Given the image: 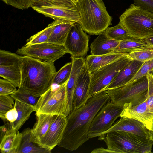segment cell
I'll use <instances>...</instances> for the list:
<instances>
[{"label":"cell","mask_w":153,"mask_h":153,"mask_svg":"<svg viewBox=\"0 0 153 153\" xmlns=\"http://www.w3.org/2000/svg\"><path fill=\"white\" fill-rule=\"evenodd\" d=\"M31 7L38 13L54 20L58 19L78 22L79 20V14L76 5L34 4Z\"/></svg>","instance_id":"12"},{"label":"cell","mask_w":153,"mask_h":153,"mask_svg":"<svg viewBox=\"0 0 153 153\" xmlns=\"http://www.w3.org/2000/svg\"><path fill=\"white\" fill-rule=\"evenodd\" d=\"M126 54L112 53L99 55H88L85 59V65L91 74Z\"/></svg>","instance_id":"21"},{"label":"cell","mask_w":153,"mask_h":153,"mask_svg":"<svg viewBox=\"0 0 153 153\" xmlns=\"http://www.w3.org/2000/svg\"><path fill=\"white\" fill-rule=\"evenodd\" d=\"M131 59L128 53L91 74L88 98L101 92Z\"/></svg>","instance_id":"8"},{"label":"cell","mask_w":153,"mask_h":153,"mask_svg":"<svg viewBox=\"0 0 153 153\" xmlns=\"http://www.w3.org/2000/svg\"><path fill=\"white\" fill-rule=\"evenodd\" d=\"M91 153H113L112 151L108 149H105L103 147L96 148L91 152Z\"/></svg>","instance_id":"40"},{"label":"cell","mask_w":153,"mask_h":153,"mask_svg":"<svg viewBox=\"0 0 153 153\" xmlns=\"http://www.w3.org/2000/svg\"><path fill=\"white\" fill-rule=\"evenodd\" d=\"M22 137L17 153H51V151L33 141L31 129L27 128L22 132Z\"/></svg>","instance_id":"23"},{"label":"cell","mask_w":153,"mask_h":153,"mask_svg":"<svg viewBox=\"0 0 153 153\" xmlns=\"http://www.w3.org/2000/svg\"><path fill=\"white\" fill-rule=\"evenodd\" d=\"M147 99L140 104L131 106L126 103L120 117L134 119L142 123L150 131H153V91L148 90Z\"/></svg>","instance_id":"11"},{"label":"cell","mask_w":153,"mask_h":153,"mask_svg":"<svg viewBox=\"0 0 153 153\" xmlns=\"http://www.w3.org/2000/svg\"><path fill=\"white\" fill-rule=\"evenodd\" d=\"M56 20L49 24L42 30L31 36L26 41L25 45L47 42L55 24Z\"/></svg>","instance_id":"28"},{"label":"cell","mask_w":153,"mask_h":153,"mask_svg":"<svg viewBox=\"0 0 153 153\" xmlns=\"http://www.w3.org/2000/svg\"><path fill=\"white\" fill-rule=\"evenodd\" d=\"M86 33L78 22H75L73 25L64 45L71 56L83 57L87 55L89 36Z\"/></svg>","instance_id":"13"},{"label":"cell","mask_w":153,"mask_h":153,"mask_svg":"<svg viewBox=\"0 0 153 153\" xmlns=\"http://www.w3.org/2000/svg\"><path fill=\"white\" fill-rule=\"evenodd\" d=\"M113 153H150L152 142L148 139L122 131H111L98 137Z\"/></svg>","instance_id":"4"},{"label":"cell","mask_w":153,"mask_h":153,"mask_svg":"<svg viewBox=\"0 0 153 153\" xmlns=\"http://www.w3.org/2000/svg\"><path fill=\"white\" fill-rule=\"evenodd\" d=\"M66 117L58 115L39 144L51 151L60 142L66 124Z\"/></svg>","instance_id":"15"},{"label":"cell","mask_w":153,"mask_h":153,"mask_svg":"<svg viewBox=\"0 0 153 153\" xmlns=\"http://www.w3.org/2000/svg\"><path fill=\"white\" fill-rule=\"evenodd\" d=\"M36 115V122L31 129L32 139L33 141L39 144L58 115L39 114Z\"/></svg>","instance_id":"20"},{"label":"cell","mask_w":153,"mask_h":153,"mask_svg":"<svg viewBox=\"0 0 153 153\" xmlns=\"http://www.w3.org/2000/svg\"><path fill=\"white\" fill-rule=\"evenodd\" d=\"M149 140L153 144V131H149Z\"/></svg>","instance_id":"43"},{"label":"cell","mask_w":153,"mask_h":153,"mask_svg":"<svg viewBox=\"0 0 153 153\" xmlns=\"http://www.w3.org/2000/svg\"><path fill=\"white\" fill-rule=\"evenodd\" d=\"M106 36L113 40L120 41L130 37L129 35L120 23L111 27H108L105 31Z\"/></svg>","instance_id":"29"},{"label":"cell","mask_w":153,"mask_h":153,"mask_svg":"<svg viewBox=\"0 0 153 153\" xmlns=\"http://www.w3.org/2000/svg\"><path fill=\"white\" fill-rule=\"evenodd\" d=\"M76 1L75 0H35L34 3V4H50L67 5H76Z\"/></svg>","instance_id":"37"},{"label":"cell","mask_w":153,"mask_h":153,"mask_svg":"<svg viewBox=\"0 0 153 153\" xmlns=\"http://www.w3.org/2000/svg\"><path fill=\"white\" fill-rule=\"evenodd\" d=\"M123 106L111 101L105 104L96 115L91 123L88 135L89 139L98 137L108 130L122 112Z\"/></svg>","instance_id":"9"},{"label":"cell","mask_w":153,"mask_h":153,"mask_svg":"<svg viewBox=\"0 0 153 153\" xmlns=\"http://www.w3.org/2000/svg\"><path fill=\"white\" fill-rule=\"evenodd\" d=\"M76 5L79 16L78 23L89 34L99 35L112 25V18L102 0H78Z\"/></svg>","instance_id":"3"},{"label":"cell","mask_w":153,"mask_h":153,"mask_svg":"<svg viewBox=\"0 0 153 153\" xmlns=\"http://www.w3.org/2000/svg\"><path fill=\"white\" fill-rule=\"evenodd\" d=\"M118 131L132 133L149 140V130L145 126L137 120L127 117H120L115 124L101 135L108 132Z\"/></svg>","instance_id":"16"},{"label":"cell","mask_w":153,"mask_h":153,"mask_svg":"<svg viewBox=\"0 0 153 153\" xmlns=\"http://www.w3.org/2000/svg\"><path fill=\"white\" fill-rule=\"evenodd\" d=\"M134 4L153 12V0H133Z\"/></svg>","instance_id":"38"},{"label":"cell","mask_w":153,"mask_h":153,"mask_svg":"<svg viewBox=\"0 0 153 153\" xmlns=\"http://www.w3.org/2000/svg\"><path fill=\"white\" fill-rule=\"evenodd\" d=\"M72 67V62L68 63L56 72L53 80V85H61L68 80L70 77Z\"/></svg>","instance_id":"33"},{"label":"cell","mask_w":153,"mask_h":153,"mask_svg":"<svg viewBox=\"0 0 153 153\" xmlns=\"http://www.w3.org/2000/svg\"><path fill=\"white\" fill-rule=\"evenodd\" d=\"M119 19L130 37L144 39L153 36V12L132 4Z\"/></svg>","instance_id":"5"},{"label":"cell","mask_w":153,"mask_h":153,"mask_svg":"<svg viewBox=\"0 0 153 153\" xmlns=\"http://www.w3.org/2000/svg\"><path fill=\"white\" fill-rule=\"evenodd\" d=\"M15 106L18 112V116L16 120L13 123L5 124L8 129L19 130L29 118L31 114L35 111L34 106L29 105L15 100Z\"/></svg>","instance_id":"25"},{"label":"cell","mask_w":153,"mask_h":153,"mask_svg":"<svg viewBox=\"0 0 153 153\" xmlns=\"http://www.w3.org/2000/svg\"><path fill=\"white\" fill-rule=\"evenodd\" d=\"M22 56L10 51L0 50V66H7L14 65L20 66Z\"/></svg>","instance_id":"32"},{"label":"cell","mask_w":153,"mask_h":153,"mask_svg":"<svg viewBox=\"0 0 153 153\" xmlns=\"http://www.w3.org/2000/svg\"><path fill=\"white\" fill-rule=\"evenodd\" d=\"M90 79L91 73L85 64L79 75L74 88L73 109H77L84 105L89 99Z\"/></svg>","instance_id":"14"},{"label":"cell","mask_w":153,"mask_h":153,"mask_svg":"<svg viewBox=\"0 0 153 153\" xmlns=\"http://www.w3.org/2000/svg\"><path fill=\"white\" fill-rule=\"evenodd\" d=\"M146 47H152L147 45L143 39L130 37L120 41L118 46L112 53H128L138 48Z\"/></svg>","instance_id":"26"},{"label":"cell","mask_w":153,"mask_h":153,"mask_svg":"<svg viewBox=\"0 0 153 153\" xmlns=\"http://www.w3.org/2000/svg\"><path fill=\"white\" fill-rule=\"evenodd\" d=\"M12 83L5 79H0V95H11L14 94L17 89Z\"/></svg>","instance_id":"35"},{"label":"cell","mask_w":153,"mask_h":153,"mask_svg":"<svg viewBox=\"0 0 153 153\" xmlns=\"http://www.w3.org/2000/svg\"><path fill=\"white\" fill-rule=\"evenodd\" d=\"M20 67V86L32 95L39 97L53 85L56 72L54 62L24 56H22Z\"/></svg>","instance_id":"2"},{"label":"cell","mask_w":153,"mask_h":153,"mask_svg":"<svg viewBox=\"0 0 153 153\" xmlns=\"http://www.w3.org/2000/svg\"><path fill=\"white\" fill-rule=\"evenodd\" d=\"M99 35L91 44V55L95 56L112 53L120 41L108 37L105 31Z\"/></svg>","instance_id":"19"},{"label":"cell","mask_w":153,"mask_h":153,"mask_svg":"<svg viewBox=\"0 0 153 153\" xmlns=\"http://www.w3.org/2000/svg\"><path fill=\"white\" fill-rule=\"evenodd\" d=\"M68 80L55 88L52 85L39 97L34 106L36 115L45 114L66 117L68 115L66 88Z\"/></svg>","instance_id":"6"},{"label":"cell","mask_w":153,"mask_h":153,"mask_svg":"<svg viewBox=\"0 0 153 153\" xmlns=\"http://www.w3.org/2000/svg\"><path fill=\"white\" fill-rule=\"evenodd\" d=\"M14 100L10 95H0V117L5 123H7L5 114L14 108Z\"/></svg>","instance_id":"34"},{"label":"cell","mask_w":153,"mask_h":153,"mask_svg":"<svg viewBox=\"0 0 153 153\" xmlns=\"http://www.w3.org/2000/svg\"><path fill=\"white\" fill-rule=\"evenodd\" d=\"M16 53L22 56H26L43 61L54 62L68 53L63 45L48 42L24 45L18 49Z\"/></svg>","instance_id":"10"},{"label":"cell","mask_w":153,"mask_h":153,"mask_svg":"<svg viewBox=\"0 0 153 153\" xmlns=\"http://www.w3.org/2000/svg\"><path fill=\"white\" fill-rule=\"evenodd\" d=\"M22 137L19 130L8 129L0 139V150L2 153H17Z\"/></svg>","instance_id":"22"},{"label":"cell","mask_w":153,"mask_h":153,"mask_svg":"<svg viewBox=\"0 0 153 153\" xmlns=\"http://www.w3.org/2000/svg\"><path fill=\"white\" fill-rule=\"evenodd\" d=\"M10 95L15 100L34 106L37 103L39 97L32 95L21 86L18 88L14 94Z\"/></svg>","instance_id":"30"},{"label":"cell","mask_w":153,"mask_h":153,"mask_svg":"<svg viewBox=\"0 0 153 153\" xmlns=\"http://www.w3.org/2000/svg\"><path fill=\"white\" fill-rule=\"evenodd\" d=\"M110 101L109 96L104 91L91 97L81 107L73 109L66 117L65 128L58 145L73 151L88 141L93 119L101 108Z\"/></svg>","instance_id":"1"},{"label":"cell","mask_w":153,"mask_h":153,"mask_svg":"<svg viewBox=\"0 0 153 153\" xmlns=\"http://www.w3.org/2000/svg\"><path fill=\"white\" fill-rule=\"evenodd\" d=\"M148 88L147 75L133 82L105 91L109 95L111 101L114 103L123 106L128 103L131 106H135L147 99Z\"/></svg>","instance_id":"7"},{"label":"cell","mask_w":153,"mask_h":153,"mask_svg":"<svg viewBox=\"0 0 153 153\" xmlns=\"http://www.w3.org/2000/svg\"><path fill=\"white\" fill-rule=\"evenodd\" d=\"M72 67L70 77L66 85L69 114L73 110V99L74 88L77 79L85 64L83 57H71Z\"/></svg>","instance_id":"18"},{"label":"cell","mask_w":153,"mask_h":153,"mask_svg":"<svg viewBox=\"0 0 153 153\" xmlns=\"http://www.w3.org/2000/svg\"><path fill=\"white\" fill-rule=\"evenodd\" d=\"M151 72L153 73V69L152 70V71Z\"/></svg>","instance_id":"44"},{"label":"cell","mask_w":153,"mask_h":153,"mask_svg":"<svg viewBox=\"0 0 153 153\" xmlns=\"http://www.w3.org/2000/svg\"><path fill=\"white\" fill-rule=\"evenodd\" d=\"M128 54L131 59L145 62L153 59V48L146 47L138 48Z\"/></svg>","instance_id":"31"},{"label":"cell","mask_w":153,"mask_h":153,"mask_svg":"<svg viewBox=\"0 0 153 153\" xmlns=\"http://www.w3.org/2000/svg\"><path fill=\"white\" fill-rule=\"evenodd\" d=\"M143 39L147 45L153 48V36L146 38Z\"/></svg>","instance_id":"41"},{"label":"cell","mask_w":153,"mask_h":153,"mask_svg":"<svg viewBox=\"0 0 153 153\" xmlns=\"http://www.w3.org/2000/svg\"><path fill=\"white\" fill-rule=\"evenodd\" d=\"M18 116L17 110L14 105V108L7 111L5 114L7 123H11L14 122L16 120Z\"/></svg>","instance_id":"39"},{"label":"cell","mask_w":153,"mask_h":153,"mask_svg":"<svg viewBox=\"0 0 153 153\" xmlns=\"http://www.w3.org/2000/svg\"><path fill=\"white\" fill-rule=\"evenodd\" d=\"M0 76L18 88L21 86V73L20 65L0 66Z\"/></svg>","instance_id":"27"},{"label":"cell","mask_w":153,"mask_h":153,"mask_svg":"<svg viewBox=\"0 0 153 153\" xmlns=\"http://www.w3.org/2000/svg\"><path fill=\"white\" fill-rule=\"evenodd\" d=\"M56 22L47 42L64 45L73 24L76 22L56 20Z\"/></svg>","instance_id":"24"},{"label":"cell","mask_w":153,"mask_h":153,"mask_svg":"<svg viewBox=\"0 0 153 153\" xmlns=\"http://www.w3.org/2000/svg\"><path fill=\"white\" fill-rule=\"evenodd\" d=\"M8 128L5 125L0 126V139L5 134Z\"/></svg>","instance_id":"42"},{"label":"cell","mask_w":153,"mask_h":153,"mask_svg":"<svg viewBox=\"0 0 153 153\" xmlns=\"http://www.w3.org/2000/svg\"><path fill=\"white\" fill-rule=\"evenodd\" d=\"M76 0V2H77V1H78V0Z\"/></svg>","instance_id":"45"},{"label":"cell","mask_w":153,"mask_h":153,"mask_svg":"<svg viewBox=\"0 0 153 153\" xmlns=\"http://www.w3.org/2000/svg\"><path fill=\"white\" fill-rule=\"evenodd\" d=\"M7 4L19 9H26L32 6L35 0H1Z\"/></svg>","instance_id":"36"},{"label":"cell","mask_w":153,"mask_h":153,"mask_svg":"<svg viewBox=\"0 0 153 153\" xmlns=\"http://www.w3.org/2000/svg\"><path fill=\"white\" fill-rule=\"evenodd\" d=\"M144 62L131 59L118 74L104 91L114 89L128 83L132 79Z\"/></svg>","instance_id":"17"}]
</instances>
